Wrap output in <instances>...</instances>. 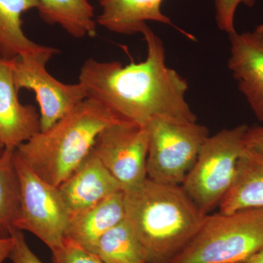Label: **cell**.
<instances>
[{
  "label": "cell",
  "instance_id": "cell-1",
  "mask_svg": "<svg viewBox=\"0 0 263 263\" xmlns=\"http://www.w3.org/2000/svg\"><path fill=\"white\" fill-rule=\"evenodd\" d=\"M141 33L147 46L144 61L125 67L119 62L93 58L84 62L79 83L86 99L101 104L124 120L143 127L155 118L197 122L186 100L187 81L166 64L162 40L148 24Z\"/></svg>",
  "mask_w": 263,
  "mask_h": 263
},
{
  "label": "cell",
  "instance_id": "cell-2",
  "mask_svg": "<svg viewBox=\"0 0 263 263\" xmlns=\"http://www.w3.org/2000/svg\"><path fill=\"white\" fill-rule=\"evenodd\" d=\"M124 195L125 219L148 263L171 262L191 241L208 215L179 185L147 178Z\"/></svg>",
  "mask_w": 263,
  "mask_h": 263
},
{
  "label": "cell",
  "instance_id": "cell-3",
  "mask_svg": "<svg viewBox=\"0 0 263 263\" xmlns=\"http://www.w3.org/2000/svg\"><path fill=\"white\" fill-rule=\"evenodd\" d=\"M123 122L127 121L85 99L49 129L20 145L15 153L41 179L58 187L90 155L100 133Z\"/></svg>",
  "mask_w": 263,
  "mask_h": 263
},
{
  "label": "cell",
  "instance_id": "cell-4",
  "mask_svg": "<svg viewBox=\"0 0 263 263\" xmlns=\"http://www.w3.org/2000/svg\"><path fill=\"white\" fill-rule=\"evenodd\" d=\"M263 249V209L208 215L170 263H242Z\"/></svg>",
  "mask_w": 263,
  "mask_h": 263
},
{
  "label": "cell",
  "instance_id": "cell-5",
  "mask_svg": "<svg viewBox=\"0 0 263 263\" xmlns=\"http://www.w3.org/2000/svg\"><path fill=\"white\" fill-rule=\"evenodd\" d=\"M248 126L240 124L209 136L181 187L205 213L219 206L233 186L237 167L245 153Z\"/></svg>",
  "mask_w": 263,
  "mask_h": 263
},
{
  "label": "cell",
  "instance_id": "cell-6",
  "mask_svg": "<svg viewBox=\"0 0 263 263\" xmlns=\"http://www.w3.org/2000/svg\"><path fill=\"white\" fill-rule=\"evenodd\" d=\"M148 133L147 176L157 182L181 186L209 135L205 126L155 118Z\"/></svg>",
  "mask_w": 263,
  "mask_h": 263
},
{
  "label": "cell",
  "instance_id": "cell-7",
  "mask_svg": "<svg viewBox=\"0 0 263 263\" xmlns=\"http://www.w3.org/2000/svg\"><path fill=\"white\" fill-rule=\"evenodd\" d=\"M20 206L15 229L35 235L53 250L61 246L70 213L58 187L46 182L15 155Z\"/></svg>",
  "mask_w": 263,
  "mask_h": 263
},
{
  "label": "cell",
  "instance_id": "cell-8",
  "mask_svg": "<svg viewBox=\"0 0 263 263\" xmlns=\"http://www.w3.org/2000/svg\"><path fill=\"white\" fill-rule=\"evenodd\" d=\"M54 56L46 53L18 57L11 61L17 90H30L35 94L41 131L49 129L86 99L85 90L79 83L64 84L48 72L46 65Z\"/></svg>",
  "mask_w": 263,
  "mask_h": 263
},
{
  "label": "cell",
  "instance_id": "cell-9",
  "mask_svg": "<svg viewBox=\"0 0 263 263\" xmlns=\"http://www.w3.org/2000/svg\"><path fill=\"white\" fill-rule=\"evenodd\" d=\"M148 150L146 127L123 122L102 131L91 152L125 192L136 187L148 178Z\"/></svg>",
  "mask_w": 263,
  "mask_h": 263
},
{
  "label": "cell",
  "instance_id": "cell-10",
  "mask_svg": "<svg viewBox=\"0 0 263 263\" xmlns=\"http://www.w3.org/2000/svg\"><path fill=\"white\" fill-rule=\"evenodd\" d=\"M228 68L255 117L263 122V33L230 34Z\"/></svg>",
  "mask_w": 263,
  "mask_h": 263
},
{
  "label": "cell",
  "instance_id": "cell-11",
  "mask_svg": "<svg viewBox=\"0 0 263 263\" xmlns=\"http://www.w3.org/2000/svg\"><path fill=\"white\" fill-rule=\"evenodd\" d=\"M11 61L0 60V143L4 148L15 150L41 128L36 108L19 100Z\"/></svg>",
  "mask_w": 263,
  "mask_h": 263
},
{
  "label": "cell",
  "instance_id": "cell-12",
  "mask_svg": "<svg viewBox=\"0 0 263 263\" xmlns=\"http://www.w3.org/2000/svg\"><path fill=\"white\" fill-rule=\"evenodd\" d=\"M58 189L70 216L123 191L120 183L92 152Z\"/></svg>",
  "mask_w": 263,
  "mask_h": 263
},
{
  "label": "cell",
  "instance_id": "cell-13",
  "mask_svg": "<svg viewBox=\"0 0 263 263\" xmlns=\"http://www.w3.org/2000/svg\"><path fill=\"white\" fill-rule=\"evenodd\" d=\"M164 0H98V25L110 32L133 35L141 33L149 22L176 26L162 11Z\"/></svg>",
  "mask_w": 263,
  "mask_h": 263
},
{
  "label": "cell",
  "instance_id": "cell-14",
  "mask_svg": "<svg viewBox=\"0 0 263 263\" xmlns=\"http://www.w3.org/2000/svg\"><path fill=\"white\" fill-rule=\"evenodd\" d=\"M124 219V195L121 191L71 216L66 237L95 253L100 238Z\"/></svg>",
  "mask_w": 263,
  "mask_h": 263
},
{
  "label": "cell",
  "instance_id": "cell-15",
  "mask_svg": "<svg viewBox=\"0 0 263 263\" xmlns=\"http://www.w3.org/2000/svg\"><path fill=\"white\" fill-rule=\"evenodd\" d=\"M39 5V0H0V60L60 52L33 42L24 32L22 15Z\"/></svg>",
  "mask_w": 263,
  "mask_h": 263
},
{
  "label": "cell",
  "instance_id": "cell-16",
  "mask_svg": "<svg viewBox=\"0 0 263 263\" xmlns=\"http://www.w3.org/2000/svg\"><path fill=\"white\" fill-rule=\"evenodd\" d=\"M263 209V157L246 149L237 167L233 186L219 205L221 214Z\"/></svg>",
  "mask_w": 263,
  "mask_h": 263
},
{
  "label": "cell",
  "instance_id": "cell-17",
  "mask_svg": "<svg viewBox=\"0 0 263 263\" xmlns=\"http://www.w3.org/2000/svg\"><path fill=\"white\" fill-rule=\"evenodd\" d=\"M38 14L50 25H58L75 38L97 34L95 9L88 0H39Z\"/></svg>",
  "mask_w": 263,
  "mask_h": 263
},
{
  "label": "cell",
  "instance_id": "cell-18",
  "mask_svg": "<svg viewBox=\"0 0 263 263\" xmlns=\"http://www.w3.org/2000/svg\"><path fill=\"white\" fill-rule=\"evenodd\" d=\"M15 150L0 148V239L10 238L20 206Z\"/></svg>",
  "mask_w": 263,
  "mask_h": 263
},
{
  "label": "cell",
  "instance_id": "cell-19",
  "mask_svg": "<svg viewBox=\"0 0 263 263\" xmlns=\"http://www.w3.org/2000/svg\"><path fill=\"white\" fill-rule=\"evenodd\" d=\"M95 254L105 263H146L144 251L124 219L99 240Z\"/></svg>",
  "mask_w": 263,
  "mask_h": 263
},
{
  "label": "cell",
  "instance_id": "cell-20",
  "mask_svg": "<svg viewBox=\"0 0 263 263\" xmlns=\"http://www.w3.org/2000/svg\"><path fill=\"white\" fill-rule=\"evenodd\" d=\"M53 263H105L98 254L65 237L61 246L51 250Z\"/></svg>",
  "mask_w": 263,
  "mask_h": 263
},
{
  "label": "cell",
  "instance_id": "cell-21",
  "mask_svg": "<svg viewBox=\"0 0 263 263\" xmlns=\"http://www.w3.org/2000/svg\"><path fill=\"white\" fill-rule=\"evenodd\" d=\"M256 0H214L216 25L221 32L228 35L236 32L235 18L240 5L252 8Z\"/></svg>",
  "mask_w": 263,
  "mask_h": 263
},
{
  "label": "cell",
  "instance_id": "cell-22",
  "mask_svg": "<svg viewBox=\"0 0 263 263\" xmlns=\"http://www.w3.org/2000/svg\"><path fill=\"white\" fill-rule=\"evenodd\" d=\"M10 236L13 238V246L9 258L13 263H43L29 248L23 231L13 229Z\"/></svg>",
  "mask_w": 263,
  "mask_h": 263
},
{
  "label": "cell",
  "instance_id": "cell-23",
  "mask_svg": "<svg viewBox=\"0 0 263 263\" xmlns=\"http://www.w3.org/2000/svg\"><path fill=\"white\" fill-rule=\"evenodd\" d=\"M247 149L263 157V126L249 127L245 135Z\"/></svg>",
  "mask_w": 263,
  "mask_h": 263
},
{
  "label": "cell",
  "instance_id": "cell-24",
  "mask_svg": "<svg viewBox=\"0 0 263 263\" xmlns=\"http://www.w3.org/2000/svg\"><path fill=\"white\" fill-rule=\"evenodd\" d=\"M13 246V240L11 236L0 239V263H3L5 259L9 258Z\"/></svg>",
  "mask_w": 263,
  "mask_h": 263
},
{
  "label": "cell",
  "instance_id": "cell-25",
  "mask_svg": "<svg viewBox=\"0 0 263 263\" xmlns=\"http://www.w3.org/2000/svg\"><path fill=\"white\" fill-rule=\"evenodd\" d=\"M242 263H263V249Z\"/></svg>",
  "mask_w": 263,
  "mask_h": 263
},
{
  "label": "cell",
  "instance_id": "cell-26",
  "mask_svg": "<svg viewBox=\"0 0 263 263\" xmlns=\"http://www.w3.org/2000/svg\"><path fill=\"white\" fill-rule=\"evenodd\" d=\"M256 30L258 31L259 32L263 33V24H260V25L257 26V27H256Z\"/></svg>",
  "mask_w": 263,
  "mask_h": 263
},
{
  "label": "cell",
  "instance_id": "cell-27",
  "mask_svg": "<svg viewBox=\"0 0 263 263\" xmlns=\"http://www.w3.org/2000/svg\"><path fill=\"white\" fill-rule=\"evenodd\" d=\"M3 147L4 146H3V145H2L1 143H0V148H3Z\"/></svg>",
  "mask_w": 263,
  "mask_h": 263
},
{
  "label": "cell",
  "instance_id": "cell-28",
  "mask_svg": "<svg viewBox=\"0 0 263 263\" xmlns=\"http://www.w3.org/2000/svg\"><path fill=\"white\" fill-rule=\"evenodd\" d=\"M146 263H148V262H146Z\"/></svg>",
  "mask_w": 263,
  "mask_h": 263
}]
</instances>
